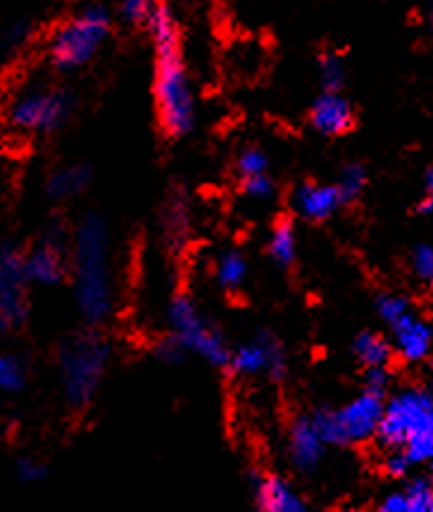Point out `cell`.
I'll return each instance as SVG.
<instances>
[{
  "label": "cell",
  "mask_w": 433,
  "mask_h": 512,
  "mask_svg": "<svg viewBox=\"0 0 433 512\" xmlns=\"http://www.w3.org/2000/svg\"><path fill=\"white\" fill-rule=\"evenodd\" d=\"M148 36L155 53L153 101L162 134L167 139H184L196 127L198 103L181 51V27L172 5L153 3L148 17Z\"/></svg>",
  "instance_id": "cell-1"
},
{
  "label": "cell",
  "mask_w": 433,
  "mask_h": 512,
  "mask_svg": "<svg viewBox=\"0 0 433 512\" xmlns=\"http://www.w3.org/2000/svg\"><path fill=\"white\" fill-rule=\"evenodd\" d=\"M110 253L108 220L100 212H86L69 241V279L77 312L89 329H100L115 312Z\"/></svg>",
  "instance_id": "cell-2"
},
{
  "label": "cell",
  "mask_w": 433,
  "mask_h": 512,
  "mask_svg": "<svg viewBox=\"0 0 433 512\" xmlns=\"http://www.w3.org/2000/svg\"><path fill=\"white\" fill-rule=\"evenodd\" d=\"M112 343L100 329H79L60 341L58 374L69 408L84 410L96 401L110 370Z\"/></svg>",
  "instance_id": "cell-3"
},
{
  "label": "cell",
  "mask_w": 433,
  "mask_h": 512,
  "mask_svg": "<svg viewBox=\"0 0 433 512\" xmlns=\"http://www.w3.org/2000/svg\"><path fill=\"white\" fill-rule=\"evenodd\" d=\"M376 439L388 451H403L410 465L433 458V398L431 391L410 386L384 403Z\"/></svg>",
  "instance_id": "cell-4"
},
{
  "label": "cell",
  "mask_w": 433,
  "mask_h": 512,
  "mask_svg": "<svg viewBox=\"0 0 433 512\" xmlns=\"http://www.w3.org/2000/svg\"><path fill=\"white\" fill-rule=\"evenodd\" d=\"M115 15L105 5H84L50 31L46 60L55 72H77L98 58L110 39Z\"/></svg>",
  "instance_id": "cell-5"
},
{
  "label": "cell",
  "mask_w": 433,
  "mask_h": 512,
  "mask_svg": "<svg viewBox=\"0 0 433 512\" xmlns=\"http://www.w3.org/2000/svg\"><path fill=\"white\" fill-rule=\"evenodd\" d=\"M72 112V91L50 84H29L10 101L5 124L17 134L48 136L65 127Z\"/></svg>",
  "instance_id": "cell-6"
},
{
  "label": "cell",
  "mask_w": 433,
  "mask_h": 512,
  "mask_svg": "<svg viewBox=\"0 0 433 512\" xmlns=\"http://www.w3.org/2000/svg\"><path fill=\"white\" fill-rule=\"evenodd\" d=\"M167 322L169 336H174L177 343L188 355H198L212 367H229L231 348L227 346L222 329L217 327L198 303L188 293H177L167 305Z\"/></svg>",
  "instance_id": "cell-7"
},
{
  "label": "cell",
  "mask_w": 433,
  "mask_h": 512,
  "mask_svg": "<svg viewBox=\"0 0 433 512\" xmlns=\"http://www.w3.org/2000/svg\"><path fill=\"white\" fill-rule=\"evenodd\" d=\"M384 403V396L362 391L343 408H324L312 412L310 417L326 446H350V443L374 439L379 432L381 415H384Z\"/></svg>",
  "instance_id": "cell-8"
},
{
  "label": "cell",
  "mask_w": 433,
  "mask_h": 512,
  "mask_svg": "<svg viewBox=\"0 0 433 512\" xmlns=\"http://www.w3.org/2000/svg\"><path fill=\"white\" fill-rule=\"evenodd\" d=\"M29 277L17 243L0 246V336L24 327L29 317Z\"/></svg>",
  "instance_id": "cell-9"
},
{
  "label": "cell",
  "mask_w": 433,
  "mask_h": 512,
  "mask_svg": "<svg viewBox=\"0 0 433 512\" xmlns=\"http://www.w3.org/2000/svg\"><path fill=\"white\" fill-rule=\"evenodd\" d=\"M69 241L72 234L60 222H50L29 251H24V270L29 284L60 286L69 277Z\"/></svg>",
  "instance_id": "cell-10"
},
{
  "label": "cell",
  "mask_w": 433,
  "mask_h": 512,
  "mask_svg": "<svg viewBox=\"0 0 433 512\" xmlns=\"http://www.w3.org/2000/svg\"><path fill=\"white\" fill-rule=\"evenodd\" d=\"M238 377L267 374L272 382H284L288 374V358L284 343L272 332H257L253 339L231 351L229 367Z\"/></svg>",
  "instance_id": "cell-11"
},
{
  "label": "cell",
  "mask_w": 433,
  "mask_h": 512,
  "mask_svg": "<svg viewBox=\"0 0 433 512\" xmlns=\"http://www.w3.org/2000/svg\"><path fill=\"white\" fill-rule=\"evenodd\" d=\"M288 205L307 222H326L343 208V198L336 184H317V181H303L293 186Z\"/></svg>",
  "instance_id": "cell-12"
},
{
  "label": "cell",
  "mask_w": 433,
  "mask_h": 512,
  "mask_svg": "<svg viewBox=\"0 0 433 512\" xmlns=\"http://www.w3.org/2000/svg\"><path fill=\"white\" fill-rule=\"evenodd\" d=\"M307 120H310V127L326 139L345 136L357 122L353 105L343 93H319L310 105Z\"/></svg>",
  "instance_id": "cell-13"
},
{
  "label": "cell",
  "mask_w": 433,
  "mask_h": 512,
  "mask_svg": "<svg viewBox=\"0 0 433 512\" xmlns=\"http://www.w3.org/2000/svg\"><path fill=\"white\" fill-rule=\"evenodd\" d=\"M326 443L312 424L310 415H300L288 427V458L298 472L312 474L322 465Z\"/></svg>",
  "instance_id": "cell-14"
},
{
  "label": "cell",
  "mask_w": 433,
  "mask_h": 512,
  "mask_svg": "<svg viewBox=\"0 0 433 512\" xmlns=\"http://www.w3.org/2000/svg\"><path fill=\"white\" fill-rule=\"evenodd\" d=\"M253 493L257 512H310L300 493L276 474H255Z\"/></svg>",
  "instance_id": "cell-15"
},
{
  "label": "cell",
  "mask_w": 433,
  "mask_h": 512,
  "mask_svg": "<svg viewBox=\"0 0 433 512\" xmlns=\"http://www.w3.org/2000/svg\"><path fill=\"white\" fill-rule=\"evenodd\" d=\"M391 346L393 353L405 362H419L431 355L433 348V329L422 317L407 315L395 327H391Z\"/></svg>",
  "instance_id": "cell-16"
},
{
  "label": "cell",
  "mask_w": 433,
  "mask_h": 512,
  "mask_svg": "<svg viewBox=\"0 0 433 512\" xmlns=\"http://www.w3.org/2000/svg\"><path fill=\"white\" fill-rule=\"evenodd\" d=\"M91 179H93V172L89 165H79L77 162V165L58 167V170L48 174L46 196L50 201H58V203L74 201V198H79L81 193H86V189L91 186Z\"/></svg>",
  "instance_id": "cell-17"
},
{
  "label": "cell",
  "mask_w": 433,
  "mask_h": 512,
  "mask_svg": "<svg viewBox=\"0 0 433 512\" xmlns=\"http://www.w3.org/2000/svg\"><path fill=\"white\" fill-rule=\"evenodd\" d=\"M267 253L276 267L291 270L298 260V236L291 220H279L269 231Z\"/></svg>",
  "instance_id": "cell-18"
},
{
  "label": "cell",
  "mask_w": 433,
  "mask_h": 512,
  "mask_svg": "<svg viewBox=\"0 0 433 512\" xmlns=\"http://www.w3.org/2000/svg\"><path fill=\"white\" fill-rule=\"evenodd\" d=\"M215 282L222 291L236 293L248 282V260L236 248H229L215 260Z\"/></svg>",
  "instance_id": "cell-19"
},
{
  "label": "cell",
  "mask_w": 433,
  "mask_h": 512,
  "mask_svg": "<svg viewBox=\"0 0 433 512\" xmlns=\"http://www.w3.org/2000/svg\"><path fill=\"white\" fill-rule=\"evenodd\" d=\"M353 353L357 360L365 365V370L372 367H388L393 360V346L384 334L379 332H360L353 341Z\"/></svg>",
  "instance_id": "cell-20"
},
{
  "label": "cell",
  "mask_w": 433,
  "mask_h": 512,
  "mask_svg": "<svg viewBox=\"0 0 433 512\" xmlns=\"http://www.w3.org/2000/svg\"><path fill=\"white\" fill-rule=\"evenodd\" d=\"M188 201L184 193H172L167 198L165 210V236L172 246H181L191 231V220H188Z\"/></svg>",
  "instance_id": "cell-21"
},
{
  "label": "cell",
  "mask_w": 433,
  "mask_h": 512,
  "mask_svg": "<svg viewBox=\"0 0 433 512\" xmlns=\"http://www.w3.org/2000/svg\"><path fill=\"white\" fill-rule=\"evenodd\" d=\"M29 382V365L22 355L0 351V391L20 393Z\"/></svg>",
  "instance_id": "cell-22"
},
{
  "label": "cell",
  "mask_w": 433,
  "mask_h": 512,
  "mask_svg": "<svg viewBox=\"0 0 433 512\" xmlns=\"http://www.w3.org/2000/svg\"><path fill=\"white\" fill-rule=\"evenodd\" d=\"M319 84L322 93H341L345 86V62L338 53H324L319 58Z\"/></svg>",
  "instance_id": "cell-23"
},
{
  "label": "cell",
  "mask_w": 433,
  "mask_h": 512,
  "mask_svg": "<svg viewBox=\"0 0 433 512\" xmlns=\"http://www.w3.org/2000/svg\"><path fill=\"white\" fill-rule=\"evenodd\" d=\"M365 186H367L365 165H360V162H350V165L343 167L336 189H338V193H341L343 203L348 205V203H355L357 198L362 196Z\"/></svg>",
  "instance_id": "cell-24"
},
{
  "label": "cell",
  "mask_w": 433,
  "mask_h": 512,
  "mask_svg": "<svg viewBox=\"0 0 433 512\" xmlns=\"http://www.w3.org/2000/svg\"><path fill=\"white\" fill-rule=\"evenodd\" d=\"M376 312L379 317L388 324V329L395 327L400 320H405L407 315H412V303L407 301L405 296H398V293H381L376 298Z\"/></svg>",
  "instance_id": "cell-25"
},
{
  "label": "cell",
  "mask_w": 433,
  "mask_h": 512,
  "mask_svg": "<svg viewBox=\"0 0 433 512\" xmlns=\"http://www.w3.org/2000/svg\"><path fill=\"white\" fill-rule=\"evenodd\" d=\"M236 172L241 179L250 177H262V174H269V158L262 148L248 146L238 153L236 158Z\"/></svg>",
  "instance_id": "cell-26"
},
{
  "label": "cell",
  "mask_w": 433,
  "mask_h": 512,
  "mask_svg": "<svg viewBox=\"0 0 433 512\" xmlns=\"http://www.w3.org/2000/svg\"><path fill=\"white\" fill-rule=\"evenodd\" d=\"M407 512H433V484L431 479H414L407 486Z\"/></svg>",
  "instance_id": "cell-27"
},
{
  "label": "cell",
  "mask_w": 433,
  "mask_h": 512,
  "mask_svg": "<svg viewBox=\"0 0 433 512\" xmlns=\"http://www.w3.org/2000/svg\"><path fill=\"white\" fill-rule=\"evenodd\" d=\"M276 181L272 179V174H262V177H250V179H241V193L250 201L255 203H267L276 196Z\"/></svg>",
  "instance_id": "cell-28"
},
{
  "label": "cell",
  "mask_w": 433,
  "mask_h": 512,
  "mask_svg": "<svg viewBox=\"0 0 433 512\" xmlns=\"http://www.w3.org/2000/svg\"><path fill=\"white\" fill-rule=\"evenodd\" d=\"M150 10H153V3H148V0H127V3L117 5L115 17L129 27H146Z\"/></svg>",
  "instance_id": "cell-29"
},
{
  "label": "cell",
  "mask_w": 433,
  "mask_h": 512,
  "mask_svg": "<svg viewBox=\"0 0 433 512\" xmlns=\"http://www.w3.org/2000/svg\"><path fill=\"white\" fill-rule=\"evenodd\" d=\"M153 353H155V358H158L160 362H165V365H184L188 358V353L179 346L177 339L169 334L155 341Z\"/></svg>",
  "instance_id": "cell-30"
},
{
  "label": "cell",
  "mask_w": 433,
  "mask_h": 512,
  "mask_svg": "<svg viewBox=\"0 0 433 512\" xmlns=\"http://www.w3.org/2000/svg\"><path fill=\"white\" fill-rule=\"evenodd\" d=\"M15 477L22 484H39L48 477L46 465L36 458H20L15 462Z\"/></svg>",
  "instance_id": "cell-31"
},
{
  "label": "cell",
  "mask_w": 433,
  "mask_h": 512,
  "mask_svg": "<svg viewBox=\"0 0 433 512\" xmlns=\"http://www.w3.org/2000/svg\"><path fill=\"white\" fill-rule=\"evenodd\" d=\"M31 39V29L29 24H12L10 29L3 31V36H0V53H15L20 51V48L24 46Z\"/></svg>",
  "instance_id": "cell-32"
},
{
  "label": "cell",
  "mask_w": 433,
  "mask_h": 512,
  "mask_svg": "<svg viewBox=\"0 0 433 512\" xmlns=\"http://www.w3.org/2000/svg\"><path fill=\"white\" fill-rule=\"evenodd\" d=\"M412 270L419 279H422V282L429 284V279L433 274V246H429V243H422V246L414 248Z\"/></svg>",
  "instance_id": "cell-33"
},
{
  "label": "cell",
  "mask_w": 433,
  "mask_h": 512,
  "mask_svg": "<svg viewBox=\"0 0 433 512\" xmlns=\"http://www.w3.org/2000/svg\"><path fill=\"white\" fill-rule=\"evenodd\" d=\"M388 382H391L388 367H372V370L365 372V391H372L376 396H386Z\"/></svg>",
  "instance_id": "cell-34"
},
{
  "label": "cell",
  "mask_w": 433,
  "mask_h": 512,
  "mask_svg": "<svg viewBox=\"0 0 433 512\" xmlns=\"http://www.w3.org/2000/svg\"><path fill=\"white\" fill-rule=\"evenodd\" d=\"M410 460L405 458L403 451H388V455L384 458V470L388 477H405L410 472Z\"/></svg>",
  "instance_id": "cell-35"
},
{
  "label": "cell",
  "mask_w": 433,
  "mask_h": 512,
  "mask_svg": "<svg viewBox=\"0 0 433 512\" xmlns=\"http://www.w3.org/2000/svg\"><path fill=\"white\" fill-rule=\"evenodd\" d=\"M379 512H407V496L405 493H391L379 505Z\"/></svg>",
  "instance_id": "cell-36"
},
{
  "label": "cell",
  "mask_w": 433,
  "mask_h": 512,
  "mask_svg": "<svg viewBox=\"0 0 433 512\" xmlns=\"http://www.w3.org/2000/svg\"><path fill=\"white\" fill-rule=\"evenodd\" d=\"M414 210H417L419 215H426V217L433 215V196H426V193H424L422 201L417 203V208H414Z\"/></svg>",
  "instance_id": "cell-37"
},
{
  "label": "cell",
  "mask_w": 433,
  "mask_h": 512,
  "mask_svg": "<svg viewBox=\"0 0 433 512\" xmlns=\"http://www.w3.org/2000/svg\"><path fill=\"white\" fill-rule=\"evenodd\" d=\"M424 193H426V196H433V167H429V170H426Z\"/></svg>",
  "instance_id": "cell-38"
},
{
  "label": "cell",
  "mask_w": 433,
  "mask_h": 512,
  "mask_svg": "<svg viewBox=\"0 0 433 512\" xmlns=\"http://www.w3.org/2000/svg\"><path fill=\"white\" fill-rule=\"evenodd\" d=\"M429 24H431V31H433V8H431V12H429Z\"/></svg>",
  "instance_id": "cell-39"
},
{
  "label": "cell",
  "mask_w": 433,
  "mask_h": 512,
  "mask_svg": "<svg viewBox=\"0 0 433 512\" xmlns=\"http://www.w3.org/2000/svg\"><path fill=\"white\" fill-rule=\"evenodd\" d=\"M429 472H431V479H433V458L429 460Z\"/></svg>",
  "instance_id": "cell-40"
},
{
  "label": "cell",
  "mask_w": 433,
  "mask_h": 512,
  "mask_svg": "<svg viewBox=\"0 0 433 512\" xmlns=\"http://www.w3.org/2000/svg\"><path fill=\"white\" fill-rule=\"evenodd\" d=\"M429 286L433 289V274H431V279H429Z\"/></svg>",
  "instance_id": "cell-41"
},
{
  "label": "cell",
  "mask_w": 433,
  "mask_h": 512,
  "mask_svg": "<svg viewBox=\"0 0 433 512\" xmlns=\"http://www.w3.org/2000/svg\"><path fill=\"white\" fill-rule=\"evenodd\" d=\"M431 398H433V391H431Z\"/></svg>",
  "instance_id": "cell-42"
}]
</instances>
